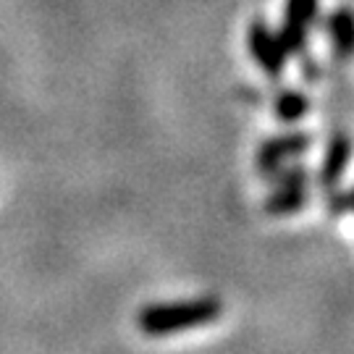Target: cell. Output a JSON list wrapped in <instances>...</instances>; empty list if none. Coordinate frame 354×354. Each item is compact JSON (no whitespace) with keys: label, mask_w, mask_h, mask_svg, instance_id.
Masks as SVG:
<instances>
[{"label":"cell","mask_w":354,"mask_h":354,"mask_svg":"<svg viewBox=\"0 0 354 354\" xmlns=\"http://www.w3.org/2000/svg\"><path fill=\"white\" fill-rule=\"evenodd\" d=\"M223 304L215 297H197V299H178V302H158L142 307L137 315V326L145 336H171L178 330L200 328L218 320Z\"/></svg>","instance_id":"obj_1"},{"label":"cell","mask_w":354,"mask_h":354,"mask_svg":"<svg viewBox=\"0 0 354 354\" xmlns=\"http://www.w3.org/2000/svg\"><path fill=\"white\" fill-rule=\"evenodd\" d=\"M328 127V142H326V150H323L315 174L317 187L323 192L336 189L342 184L344 174L354 158V121H330Z\"/></svg>","instance_id":"obj_2"},{"label":"cell","mask_w":354,"mask_h":354,"mask_svg":"<svg viewBox=\"0 0 354 354\" xmlns=\"http://www.w3.org/2000/svg\"><path fill=\"white\" fill-rule=\"evenodd\" d=\"M313 147H315V134L304 131V129H291V131H283V134H276V137H268L257 147V155H254L257 174L266 178L279 165L302 158L304 152H310Z\"/></svg>","instance_id":"obj_3"},{"label":"cell","mask_w":354,"mask_h":354,"mask_svg":"<svg viewBox=\"0 0 354 354\" xmlns=\"http://www.w3.org/2000/svg\"><path fill=\"white\" fill-rule=\"evenodd\" d=\"M247 45H250V53H252L257 68L268 76V79H276L279 82L286 66H289V50L283 48L279 32H273L268 26L266 19H254L250 29H247Z\"/></svg>","instance_id":"obj_4"},{"label":"cell","mask_w":354,"mask_h":354,"mask_svg":"<svg viewBox=\"0 0 354 354\" xmlns=\"http://www.w3.org/2000/svg\"><path fill=\"white\" fill-rule=\"evenodd\" d=\"M317 24V0H286L279 37L289 55L310 50V37Z\"/></svg>","instance_id":"obj_5"},{"label":"cell","mask_w":354,"mask_h":354,"mask_svg":"<svg viewBox=\"0 0 354 354\" xmlns=\"http://www.w3.org/2000/svg\"><path fill=\"white\" fill-rule=\"evenodd\" d=\"M326 37L330 42V61L349 66L354 61V8L339 6L323 21Z\"/></svg>","instance_id":"obj_6"},{"label":"cell","mask_w":354,"mask_h":354,"mask_svg":"<svg viewBox=\"0 0 354 354\" xmlns=\"http://www.w3.org/2000/svg\"><path fill=\"white\" fill-rule=\"evenodd\" d=\"M313 108H315V100L304 89L281 87L273 95V113L281 124H299L313 113Z\"/></svg>","instance_id":"obj_7"},{"label":"cell","mask_w":354,"mask_h":354,"mask_svg":"<svg viewBox=\"0 0 354 354\" xmlns=\"http://www.w3.org/2000/svg\"><path fill=\"white\" fill-rule=\"evenodd\" d=\"M310 203V187L307 184H294V187H273V192L263 200V210L268 215H297Z\"/></svg>","instance_id":"obj_8"},{"label":"cell","mask_w":354,"mask_h":354,"mask_svg":"<svg viewBox=\"0 0 354 354\" xmlns=\"http://www.w3.org/2000/svg\"><path fill=\"white\" fill-rule=\"evenodd\" d=\"M266 181L270 187H294V184H307L310 187V181H313V174H310V168L299 160H289V163L279 165L273 174H268Z\"/></svg>","instance_id":"obj_9"},{"label":"cell","mask_w":354,"mask_h":354,"mask_svg":"<svg viewBox=\"0 0 354 354\" xmlns=\"http://www.w3.org/2000/svg\"><path fill=\"white\" fill-rule=\"evenodd\" d=\"M297 58H299V76H302L304 84H320L326 79V66L320 64L310 50L297 55Z\"/></svg>","instance_id":"obj_10"},{"label":"cell","mask_w":354,"mask_h":354,"mask_svg":"<svg viewBox=\"0 0 354 354\" xmlns=\"http://www.w3.org/2000/svg\"><path fill=\"white\" fill-rule=\"evenodd\" d=\"M328 194V213L330 215H342V213H346V210H354V187L352 189H330V192H326Z\"/></svg>","instance_id":"obj_11"}]
</instances>
